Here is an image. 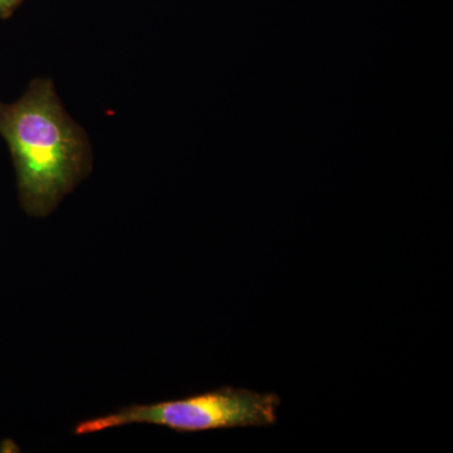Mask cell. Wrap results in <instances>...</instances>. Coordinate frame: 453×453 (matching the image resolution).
<instances>
[{"label":"cell","instance_id":"3","mask_svg":"<svg viewBox=\"0 0 453 453\" xmlns=\"http://www.w3.org/2000/svg\"><path fill=\"white\" fill-rule=\"evenodd\" d=\"M22 3L23 0H0V19H9Z\"/></svg>","mask_w":453,"mask_h":453},{"label":"cell","instance_id":"1","mask_svg":"<svg viewBox=\"0 0 453 453\" xmlns=\"http://www.w3.org/2000/svg\"><path fill=\"white\" fill-rule=\"evenodd\" d=\"M0 135L16 169L20 205L35 219L50 216L91 174L88 134L65 111L50 79L33 80L16 103H0Z\"/></svg>","mask_w":453,"mask_h":453},{"label":"cell","instance_id":"2","mask_svg":"<svg viewBox=\"0 0 453 453\" xmlns=\"http://www.w3.org/2000/svg\"><path fill=\"white\" fill-rule=\"evenodd\" d=\"M280 403L281 398L275 393L222 387L177 401L129 405L106 416L80 422L73 434L86 436L130 425L162 426L179 434L266 427L277 422Z\"/></svg>","mask_w":453,"mask_h":453}]
</instances>
